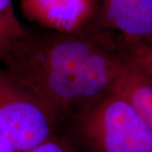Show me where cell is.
Listing matches in <instances>:
<instances>
[{
	"label": "cell",
	"mask_w": 152,
	"mask_h": 152,
	"mask_svg": "<svg viewBox=\"0 0 152 152\" xmlns=\"http://www.w3.org/2000/svg\"><path fill=\"white\" fill-rule=\"evenodd\" d=\"M28 20L41 28L60 33L89 30L96 12V0H20Z\"/></svg>",
	"instance_id": "5b68a950"
},
{
	"label": "cell",
	"mask_w": 152,
	"mask_h": 152,
	"mask_svg": "<svg viewBox=\"0 0 152 152\" xmlns=\"http://www.w3.org/2000/svg\"><path fill=\"white\" fill-rule=\"evenodd\" d=\"M29 33L17 17L13 0H0V63L13 46Z\"/></svg>",
	"instance_id": "52a82bcc"
},
{
	"label": "cell",
	"mask_w": 152,
	"mask_h": 152,
	"mask_svg": "<svg viewBox=\"0 0 152 152\" xmlns=\"http://www.w3.org/2000/svg\"><path fill=\"white\" fill-rule=\"evenodd\" d=\"M55 124L37 98L0 67V135L27 152L55 134Z\"/></svg>",
	"instance_id": "3957f363"
},
{
	"label": "cell",
	"mask_w": 152,
	"mask_h": 152,
	"mask_svg": "<svg viewBox=\"0 0 152 152\" xmlns=\"http://www.w3.org/2000/svg\"><path fill=\"white\" fill-rule=\"evenodd\" d=\"M121 42L125 58L152 76V45Z\"/></svg>",
	"instance_id": "ba28073f"
},
{
	"label": "cell",
	"mask_w": 152,
	"mask_h": 152,
	"mask_svg": "<svg viewBox=\"0 0 152 152\" xmlns=\"http://www.w3.org/2000/svg\"><path fill=\"white\" fill-rule=\"evenodd\" d=\"M88 31H112L128 43L152 45V0H96Z\"/></svg>",
	"instance_id": "277c9868"
},
{
	"label": "cell",
	"mask_w": 152,
	"mask_h": 152,
	"mask_svg": "<svg viewBox=\"0 0 152 152\" xmlns=\"http://www.w3.org/2000/svg\"><path fill=\"white\" fill-rule=\"evenodd\" d=\"M74 134L92 152H152V132L134 106L113 90L77 110Z\"/></svg>",
	"instance_id": "7a4b0ae2"
},
{
	"label": "cell",
	"mask_w": 152,
	"mask_h": 152,
	"mask_svg": "<svg viewBox=\"0 0 152 152\" xmlns=\"http://www.w3.org/2000/svg\"><path fill=\"white\" fill-rule=\"evenodd\" d=\"M121 39L105 31H29L2 62L58 125L112 89L124 64Z\"/></svg>",
	"instance_id": "6da1fadb"
},
{
	"label": "cell",
	"mask_w": 152,
	"mask_h": 152,
	"mask_svg": "<svg viewBox=\"0 0 152 152\" xmlns=\"http://www.w3.org/2000/svg\"><path fill=\"white\" fill-rule=\"evenodd\" d=\"M27 152H76V151L69 142L53 134Z\"/></svg>",
	"instance_id": "9c48e42d"
},
{
	"label": "cell",
	"mask_w": 152,
	"mask_h": 152,
	"mask_svg": "<svg viewBox=\"0 0 152 152\" xmlns=\"http://www.w3.org/2000/svg\"><path fill=\"white\" fill-rule=\"evenodd\" d=\"M112 90L134 106L152 132V76L126 59Z\"/></svg>",
	"instance_id": "8992f818"
}]
</instances>
